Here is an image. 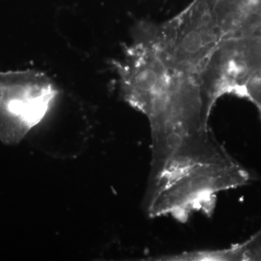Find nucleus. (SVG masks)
Listing matches in <instances>:
<instances>
[{
	"label": "nucleus",
	"instance_id": "20e7f679",
	"mask_svg": "<svg viewBox=\"0 0 261 261\" xmlns=\"http://www.w3.org/2000/svg\"><path fill=\"white\" fill-rule=\"evenodd\" d=\"M224 75L229 80H242L249 73V67L246 62L238 58H231L224 63Z\"/></svg>",
	"mask_w": 261,
	"mask_h": 261
},
{
	"label": "nucleus",
	"instance_id": "39448f33",
	"mask_svg": "<svg viewBox=\"0 0 261 261\" xmlns=\"http://www.w3.org/2000/svg\"><path fill=\"white\" fill-rule=\"evenodd\" d=\"M245 5L249 13L261 17V0H245Z\"/></svg>",
	"mask_w": 261,
	"mask_h": 261
},
{
	"label": "nucleus",
	"instance_id": "f257e3e1",
	"mask_svg": "<svg viewBox=\"0 0 261 261\" xmlns=\"http://www.w3.org/2000/svg\"><path fill=\"white\" fill-rule=\"evenodd\" d=\"M251 175L231 155L197 165L171 182L153 198L145 202L150 217L171 215L186 221L192 213L214 212L216 195L223 190L247 185Z\"/></svg>",
	"mask_w": 261,
	"mask_h": 261
},
{
	"label": "nucleus",
	"instance_id": "7ed1b4c3",
	"mask_svg": "<svg viewBox=\"0 0 261 261\" xmlns=\"http://www.w3.org/2000/svg\"><path fill=\"white\" fill-rule=\"evenodd\" d=\"M231 247L233 260H261V228L247 241Z\"/></svg>",
	"mask_w": 261,
	"mask_h": 261
},
{
	"label": "nucleus",
	"instance_id": "f03ea898",
	"mask_svg": "<svg viewBox=\"0 0 261 261\" xmlns=\"http://www.w3.org/2000/svg\"><path fill=\"white\" fill-rule=\"evenodd\" d=\"M59 91L34 69L0 71V141L16 145L45 118Z\"/></svg>",
	"mask_w": 261,
	"mask_h": 261
}]
</instances>
